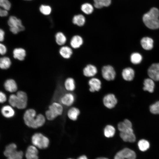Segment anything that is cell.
I'll return each mask as SVG.
<instances>
[{
  "instance_id": "6da1fadb",
  "label": "cell",
  "mask_w": 159,
  "mask_h": 159,
  "mask_svg": "<svg viewBox=\"0 0 159 159\" xmlns=\"http://www.w3.org/2000/svg\"><path fill=\"white\" fill-rule=\"evenodd\" d=\"M159 10L156 8H153L143 16V20L145 25L153 29L159 28Z\"/></svg>"
},
{
  "instance_id": "7a4b0ae2",
  "label": "cell",
  "mask_w": 159,
  "mask_h": 159,
  "mask_svg": "<svg viewBox=\"0 0 159 159\" xmlns=\"http://www.w3.org/2000/svg\"><path fill=\"white\" fill-rule=\"evenodd\" d=\"M62 105L60 102H54L49 105L48 109L45 113L46 118L52 121L61 115L63 112Z\"/></svg>"
},
{
  "instance_id": "3957f363",
  "label": "cell",
  "mask_w": 159,
  "mask_h": 159,
  "mask_svg": "<svg viewBox=\"0 0 159 159\" xmlns=\"http://www.w3.org/2000/svg\"><path fill=\"white\" fill-rule=\"evenodd\" d=\"M36 111L33 109H29L24 112L23 120L28 127L34 129L38 128V118Z\"/></svg>"
},
{
  "instance_id": "277c9868",
  "label": "cell",
  "mask_w": 159,
  "mask_h": 159,
  "mask_svg": "<svg viewBox=\"0 0 159 159\" xmlns=\"http://www.w3.org/2000/svg\"><path fill=\"white\" fill-rule=\"evenodd\" d=\"M31 142L33 145L41 149L47 148L49 144V139L42 134L39 132L35 133L32 135Z\"/></svg>"
},
{
  "instance_id": "5b68a950",
  "label": "cell",
  "mask_w": 159,
  "mask_h": 159,
  "mask_svg": "<svg viewBox=\"0 0 159 159\" xmlns=\"http://www.w3.org/2000/svg\"><path fill=\"white\" fill-rule=\"evenodd\" d=\"M16 144L12 143L7 145L4 152V155L9 159H21L23 153L21 150H17Z\"/></svg>"
},
{
  "instance_id": "8992f818",
  "label": "cell",
  "mask_w": 159,
  "mask_h": 159,
  "mask_svg": "<svg viewBox=\"0 0 159 159\" xmlns=\"http://www.w3.org/2000/svg\"><path fill=\"white\" fill-rule=\"evenodd\" d=\"M7 24L10 31L14 34H17L25 29L21 20L15 16H11L9 17Z\"/></svg>"
},
{
  "instance_id": "52a82bcc",
  "label": "cell",
  "mask_w": 159,
  "mask_h": 159,
  "mask_svg": "<svg viewBox=\"0 0 159 159\" xmlns=\"http://www.w3.org/2000/svg\"><path fill=\"white\" fill-rule=\"evenodd\" d=\"M101 73L102 77L107 81L114 80L116 76L115 69L113 67L110 65L103 66L101 69Z\"/></svg>"
},
{
  "instance_id": "ba28073f",
  "label": "cell",
  "mask_w": 159,
  "mask_h": 159,
  "mask_svg": "<svg viewBox=\"0 0 159 159\" xmlns=\"http://www.w3.org/2000/svg\"><path fill=\"white\" fill-rule=\"evenodd\" d=\"M136 155L133 150L127 148H124L118 151L115 155V159H135Z\"/></svg>"
},
{
  "instance_id": "9c48e42d",
  "label": "cell",
  "mask_w": 159,
  "mask_h": 159,
  "mask_svg": "<svg viewBox=\"0 0 159 159\" xmlns=\"http://www.w3.org/2000/svg\"><path fill=\"white\" fill-rule=\"evenodd\" d=\"M15 107L19 109H25L27 104L28 97L26 94L22 91L17 92Z\"/></svg>"
},
{
  "instance_id": "30bf717a",
  "label": "cell",
  "mask_w": 159,
  "mask_h": 159,
  "mask_svg": "<svg viewBox=\"0 0 159 159\" xmlns=\"http://www.w3.org/2000/svg\"><path fill=\"white\" fill-rule=\"evenodd\" d=\"M105 106L108 109L114 108L117 103V100L115 95L113 93H108L105 95L102 99Z\"/></svg>"
},
{
  "instance_id": "8fae6325",
  "label": "cell",
  "mask_w": 159,
  "mask_h": 159,
  "mask_svg": "<svg viewBox=\"0 0 159 159\" xmlns=\"http://www.w3.org/2000/svg\"><path fill=\"white\" fill-rule=\"evenodd\" d=\"M75 100L74 95L70 92L62 95L59 98V102L62 105L67 107L71 106Z\"/></svg>"
},
{
  "instance_id": "7c38bea8",
  "label": "cell",
  "mask_w": 159,
  "mask_h": 159,
  "mask_svg": "<svg viewBox=\"0 0 159 159\" xmlns=\"http://www.w3.org/2000/svg\"><path fill=\"white\" fill-rule=\"evenodd\" d=\"M102 84L99 79L95 77L90 78L88 81L90 91L94 92L99 91L101 88Z\"/></svg>"
},
{
  "instance_id": "4fadbf2b",
  "label": "cell",
  "mask_w": 159,
  "mask_h": 159,
  "mask_svg": "<svg viewBox=\"0 0 159 159\" xmlns=\"http://www.w3.org/2000/svg\"><path fill=\"white\" fill-rule=\"evenodd\" d=\"M147 72L150 78L155 81H159V63L152 64L148 68Z\"/></svg>"
},
{
  "instance_id": "5bb4252c",
  "label": "cell",
  "mask_w": 159,
  "mask_h": 159,
  "mask_svg": "<svg viewBox=\"0 0 159 159\" xmlns=\"http://www.w3.org/2000/svg\"><path fill=\"white\" fill-rule=\"evenodd\" d=\"M97 72L98 69L97 67L92 64H87L82 70L83 75L87 77H95Z\"/></svg>"
},
{
  "instance_id": "9a60e30c",
  "label": "cell",
  "mask_w": 159,
  "mask_h": 159,
  "mask_svg": "<svg viewBox=\"0 0 159 159\" xmlns=\"http://www.w3.org/2000/svg\"><path fill=\"white\" fill-rule=\"evenodd\" d=\"M37 148L33 145L29 146L26 149L25 158L27 159H37L39 158Z\"/></svg>"
},
{
  "instance_id": "2e32d148",
  "label": "cell",
  "mask_w": 159,
  "mask_h": 159,
  "mask_svg": "<svg viewBox=\"0 0 159 159\" xmlns=\"http://www.w3.org/2000/svg\"><path fill=\"white\" fill-rule=\"evenodd\" d=\"M120 136L124 142L133 143L136 140L135 135L134 133L133 130L120 132Z\"/></svg>"
},
{
  "instance_id": "e0dca14e",
  "label": "cell",
  "mask_w": 159,
  "mask_h": 159,
  "mask_svg": "<svg viewBox=\"0 0 159 159\" xmlns=\"http://www.w3.org/2000/svg\"><path fill=\"white\" fill-rule=\"evenodd\" d=\"M84 40L82 37L78 35L73 36L70 41V47L73 49H78L83 45Z\"/></svg>"
},
{
  "instance_id": "ac0fdd59",
  "label": "cell",
  "mask_w": 159,
  "mask_h": 159,
  "mask_svg": "<svg viewBox=\"0 0 159 159\" xmlns=\"http://www.w3.org/2000/svg\"><path fill=\"white\" fill-rule=\"evenodd\" d=\"M4 87L6 91L11 93L16 92L18 89L16 82L11 79H8L5 81L4 83Z\"/></svg>"
},
{
  "instance_id": "d6986e66",
  "label": "cell",
  "mask_w": 159,
  "mask_h": 159,
  "mask_svg": "<svg viewBox=\"0 0 159 159\" xmlns=\"http://www.w3.org/2000/svg\"><path fill=\"white\" fill-rule=\"evenodd\" d=\"M132 127L131 122L128 119H125L123 121L120 122L117 125V128L120 132L132 130Z\"/></svg>"
},
{
  "instance_id": "ffe728a7",
  "label": "cell",
  "mask_w": 159,
  "mask_h": 159,
  "mask_svg": "<svg viewBox=\"0 0 159 159\" xmlns=\"http://www.w3.org/2000/svg\"><path fill=\"white\" fill-rule=\"evenodd\" d=\"M121 75L124 80L126 81H130L133 79L135 77V72L132 68L128 67L123 69Z\"/></svg>"
},
{
  "instance_id": "44dd1931",
  "label": "cell",
  "mask_w": 159,
  "mask_h": 159,
  "mask_svg": "<svg viewBox=\"0 0 159 159\" xmlns=\"http://www.w3.org/2000/svg\"><path fill=\"white\" fill-rule=\"evenodd\" d=\"M72 49L71 47L63 45L59 49V54L63 58L68 59L71 57L73 54Z\"/></svg>"
},
{
  "instance_id": "7402d4cb",
  "label": "cell",
  "mask_w": 159,
  "mask_h": 159,
  "mask_svg": "<svg viewBox=\"0 0 159 159\" xmlns=\"http://www.w3.org/2000/svg\"><path fill=\"white\" fill-rule=\"evenodd\" d=\"M1 113L4 117L10 118L13 117L15 114V111L13 107L10 105H5L1 109Z\"/></svg>"
},
{
  "instance_id": "603a6c76",
  "label": "cell",
  "mask_w": 159,
  "mask_h": 159,
  "mask_svg": "<svg viewBox=\"0 0 159 159\" xmlns=\"http://www.w3.org/2000/svg\"><path fill=\"white\" fill-rule=\"evenodd\" d=\"M140 44L142 48L145 50H150L153 47V40L149 37H143L141 40Z\"/></svg>"
},
{
  "instance_id": "cb8c5ba5",
  "label": "cell",
  "mask_w": 159,
  "mask_h": 159,
  "mask_svg": "<svg viewBox=\"0 0 159 159\" xmlns=\"http://www.w3.org/2000/svg\"><path fill=\"white\" fill-rule=\"evenodd\" d=\"M13 55L14 58L21 61L24 59L26 52L25 50L23 48H16L13 50Z\"/></svg>"
},
{
  "instance_id": "d4e9b609",
  "label": "cell",
  "mask_w": 159,
  "mask_h": 159,
  "mask_svg": "<svg viewBox=\"0 0 159 159\" xmlns=\"http://www.w3.org/2000/svg\"><path fill=\"white\" fill-rule=\"evenodd\" d=\"M154 81L150 77L145 79L143 82V90L150 93L153 92L155 87Z\"/></svg>"
},
{
  "instance_id": "484cf974",
  "label": "cell",
  "mask_w": 159,
  "mask_h": 159,
  "mask_svg": "<svg viewBox=\"0 0 159 159\" xmlns=\"http://www.w3.org/2000/svg\"><path fill=\"white\" fill-rule=\"evenodd\" d=\"M64 86L65 90L69 92L74 91L76 88V84L74 79L71 77L66 79L64 82Z\"/></svg>"
},
{
  "instance_id": "4316f807",
  "label": "cell",
  "mask_w": 159,
  "mask_h": 159,
  "mask_svg": "<svg viewBox=\"0 0 159 159\" xmlns=\"http://www.w3.org/2000/svg\"><path fill=\"white\" fill-rule=\"evenodd\" d=\"M80 114L79 109L75 107L70 108L68 111L67 115L69 119L72 121L76 120Z\"/></svg>"
},
{
  "instance_id": "83f0119b",
  "label": "cell",
  "mask_w": 159,
  "mask_h": 159,
  "mask_svg": "<svg viewBox=\"0 0 159 159\" xmlns=\"http://www.w3.org/2000/svg\"><path fill=\"white\" fill-rule=\"evenodd\" d=\"M86 19L85 16L81 14L74 15L72 19V22L78 26H82L85 24Z\"/></svg>"
},
{
  "instance_id": "f1b7e54d",
  "label": "cell",
  "mask_w": 159,
  "mask_h": 159,
  "mask_svg": "<svg viewBox=\"0 0 159 159\" xmlns=\"http://www.w3.org/2000/svg\"><path fill=\"white\" fill-rule=\"evenodd\" d=\"M116 130L114 127L111 125H107L104 127L103 134L104 136L107 138L113 137L115 135Z\"/></svg>"
},
{
  "instance_id": "f546056e",
  "label": "cell",
  "mask_w": 159,
  "mask_h": 159,
  "mask_svg": "<svg viewBox=\"0 0 159 159\" xmlns=\"http://www.w3.org/2000/svg\"><path fill=\"white\" fill-rule=\"evenodd\" d=\"M94 7L97 9H101L104 7L110 6L112 3L111 0H93Z\"/></svg>"
},
{
  "instance_id": "4dcf8cb0",
  "label": "cell",
  "mask_w": 159,
  "mask_h": 159,
  "mask_svg": "<svg viewBox=\"0 0 159 159\" xmlns=\"http://www.w3.org/2000/svg\"><path fill=\"white\" fill-rule=\"evenodd\" d=\"M55 42L59 45L62 46L66 43L67 38L66 36L62 32H57L55 36Z\"/></svg>"
},
{
  "instance_id": "1f68e13d",
  "label": "cell",
  "mask_w": 159,
  "mask_h": 159,
  "mask_svg": "<svg viewBox=\"0 0 159 159\" xmlns=\"http://www.w3.org/2000/svg\"><path fill=\"white\" fill-rule=\"evenodd\" d=\"M81 11L86 15L92 14L94 11L93 6L90 3L86 2L82 4L80 7Z\"/></svg>"
},
{
  "instance_id": "d6a6232c",
  "label": "cell",
  "mask_w": 159,
  "mask_h": 159,
  "mask_svg": "<svg viewBox=\"0 0 159 159\" xmlns=\"http://www.w3.org/2000/svg\"><path fill=\"white\" fill-rule=\"evenodd\" d=\"M11 64L10 58L7 57H3L0 59V67L3 69H6L9 68Z\"/></svg>"
},
{
  "instance_id": "836d02e7",
  "label": "cell",
  "mask_w": 159,
  "mask_h": 159,
  "mask_svg": "<svg viewBox=\"0 0 159 159\" xmlns=\"http://www.w3.org/2000/svg\"><path fill=\"white\" fill-rule=\"evenodd\" d=\"M138 146L139 150L142 152H145L148 150L150 147V143L147 140L142 139L138 143Z\"/></svg>"
},
{
  "instance_id": "e575fe53",
  "label": "cell",
  "mask_w": 159,
  "mask_h": 159,
  "mask_svg": "<svg viewBox=\"0 0 159 159\" xmlns=\"http://www.w3.org/2000/svg\"><path fill=\"white\" fill-rule=\"evenodd\" d=\"M142 59V55L138 52H134L131 54L130 56V61L132 63L134 64L140 63Z\"/></svg>"
},
{
  "instance_id": "d590c367",
  "label": "cell",
  "mask_w": 159,
  "mask_h": 159,
  "mask_svg": "<svg viewBox=\"0 0 159 159\" xmlns=\"http://www.w3.org/2000/svg\"><path fill=\"white\" fill-rule=\"evenodd\" d=\"M40 13L44 15H48L52 11L51 7L49 5L45 4L41 5L39 7Z\"/></svg>"
},
{
  "instance_id": "8d00e7d4",
  "label": "cell",
  "mask_w": 159,
  "mask_h": 159,
  "mask_svg": "<svg viewBox=\"0 0 159 159\" xmlns=\"http://www.w3.org/2000/svg\"><path fill=\"white\" fill-rule=\"evenodd\" d=\"M150 112L154 114H159V101L150 105L149 107Z\"/></svg>"
},
{
  "instance_id": "74e56055",
  "label": "cell",
  "mask_w": 159,
  "mask_h": 159,
  "mask_svg": "<svg viewBox=\"0 0 159 159\" xmlns=\"http://www.w3.org/2000/svg\"><path fill=\"white\" fill-rule=\"evenodd\" d=\"M0 6L1 8L9 10L11 7V4L9 0H0Z\"/></svg>"
},
{
  "instance_id": "f35d334b",
  "label": "cell",
  "mask_w": 159,
  "mask_h": 159,
  "mask_svg": "<svg viewBox=\"0 0 159 159\" xmlns=\"http://www.w3.org/2000/svg\"><path fill=\"white\" fill-rule=\"evenodd\" d=\"M7 52V49L6 46L3 44H0V53L1 55L5 54Z\"/></svg>"
},
{
  "instance_id": "ab89813d",
  "label": "cell",
  "mask_w": 159,
  "mask_h": 159,
  "mask_svg": "<svg viewBox=\"0 0 159 159\" xmlns=\"http://www.w3.org/2000/svg\"><path fill=\"white\" fill-rule=\"evenodd\" d=\"M7 100V97L6 94L3 92H0V102L3 103L5 102Z\"/></svg>"
},
{
  "instance_id": "60d3db41",
  "label": "cell",
  "mask_w": 159,
  "mask_h": 159,
  "mask_svg": "<svg viewBox=\"0 0 159 159\" xmlns=\"http://www.w3.org/2000/svg\"><path fill=\"white\" fill-rule=\"evenodd\" d=\"M8 10L6 9L0 8V16L1 17H4L7 16L8 14Z\"/></svg>"
},
{
  "instance_id": "b9f144b4",
  "label": "cell",
  "mask_w": 159,
  "mask_h": 159,
  "mask_svg": "<svg viewBox=\"0 0 159 159\" xmlns=\"http://www.w3.org/2000/svg\"><path fill=\"white\" fill-rule=\"evenodd\" d=\"M5 33L4 31L2 29H0V41L1 42L3 41L4 39Z\"/></svg>"
},
{
  "instance_id": "7bdbcfd3",
  "label": "cell",
  "mask_w": 159,
  "mask_h": 159,
  "mask_svg": "<svg viewBox=\"0 0 159 159\" xmlns=\"http://www.w3.org/2000/svg\"><path fill=\"white\" fill-rule=\"evenodd\" d=\"M87 156L84 155H81L77 158L78 159H87Z\"/></svg>"
},
{
  "instance_id": "ee69618b",
  "label": "cell",
  "mask_w": 159,
  "mask_h": 159,
  "mask_svg": "<svg viewBox=\"0 0 159 159\" xmlns=\"http://www.w3.org/2000/svg\"><path fill=\"white\" fill-rule=\"evenodd\" d=\"M97 158L98 159H107L108 158H107L105 157H98Z\"/></svg>"
},
{
  "instance_id": "f6af8a7d",
  "label": "cell",
  "mask_w": 159,
  "mask_h": 159,
  "mask_svg": "<svg viewBox=\"0 0 159 159\" xmlns=\"http://www.w3.org/2000/svg\"><path fill=\"white\" fill-rule=\"evenodd\" d=\"M24 0L29 1H31L32 0Z\"/></svg>"
}]
</instances>
